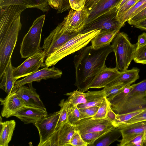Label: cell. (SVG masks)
Returning <instances> with one entry per match:
<instances>
[{
  "mask_svg": "<svg viewBox=\"0 0 146 146\" xmlns=\"http://www.w3.org/2000/svg\"><path fill=\"white\" fill-rule=\"evenodd\" d=\"M74 57L75 69L74 85L84 92L100 71L105 66L106 58L113 50L111 45L95 49L91 46L78 51Z\"/></svg>",
  "mask_w": 146,
  "mask_h": 146,
  "instance_id": "cell-1",
  "label": "cell"
},
{
  "mask_svg": "<svg viewBox=\"0 0 146 146\" xmlns=\"http://www.w3.org/2000/svg\"><path fill=\"white\" fill-rule=\"evenodd\" d=\"M26 9L19 5L0 8V78L11 60L22 26L21 14Z\"/></svg>",
  "mask_w": 146,
  "mask_h": 146,
  "instance_id": "cell-2",
  "label": "cell"
},
{
  "mask_svg": "<svg viewBox=\"0 0 146 146\" xmlns=\"http://www.w3.org/2000/svg\"><path fill=\"white\" fill-rule=\"evenodd\" d=\"M134 84L133 88L127 94L109 101L116 114L127 113L146 108V79Z\"/></svg>",
  "mask_w": 146,
  "mask_h": 146,
  "instance_id": "cell-3",
  "label": "cell"
},
{
  "mask_svg": "<svg viewBox=\"0 0 146 146\" xmlns=\"http://www.w3.org/2000/svg\"><path fill=\"white\" fill-rule=\"evenodd\" d=\"M101 31L94 30L78 33L46 58L45 66H54L65 57L86 46Z\"/></svg>",
  "mask_w": 146,
  "mask_h": 146,
  "instance_id": "cell-4",
  "label": "cell"
},
{
  "mask_svg": "<svg viewBox=\"0 0 146 146\" xmlns=\"http://www.w3.org/2000/svg\"><path fill=\"white\" fill-rule=\"evenodd\" d=\"M111 42L115 57V67L120 72L127 70L133 59L137 49L136 44H132L127 34L124 32L118 33Z\"/></svg>",
  "mask_w": 146,
  "mask_h": 146,
  "instance_id": "cell-5",
  "label": "cell"
},
{
  "mask_svg": "<svg viewBox=\"0 0 146 146\" xmlns=\"http://www.w3.org/2000/svg\"><path fill=\"white\" fill-rule=\"evenodd\" d=\"M45 17V15H43L36 18L23 37L20 50L21 58H28L41 49L40 43Z\"/></svg>",
  "mask_w": 146,
  "mask_h": 146,
  "instance_id": "cell-6",
  "label": "cell"
},
{
  "mask_svg": "<svg viewBox=\"0 0 146 146\" xmlns=\"http://www.w3.org/2000/svg\"><path fill=\"white\" fill-rule=\"evenodd\" d=\"M118 9L117 6L109 11L98 17L92 22L86 24L82 31L86 33L94 30H119L125 24L120 22L117 18Z\"/></svg>",
  "mask_w": 146,
  "mask_h": 146,
  "instance_id": "cell-7",
  "label": "cell"
},
{
  "mask_svg": "<svg viewBox=\"0 0 146 146\" xmlns=\"http://www.w3.org/2000/svg\"><path fill=\"white\" fill-rule=\"evenodd\" d=\"M78 33L66 32L59 24L44 39L42 48L46 58Z\"/></svg>",
  "mask_w": 146,
  "mask_h": 146,
  "instance_id": "cell-8",
  "label": "cell"
},
{
  "mask_svg": "<svg viewBox=\"0 0 146 146\" xmlns=\"http://www.w3.org/2000/svg\"><path fill=\"white\" fill-rule=\"evenodd\" d=\"M45 58L44 51L41 49L37 53L27 58L19 66L13 67V73L15 81L33 73L41 67H46L44 63Z\"/></svg>",
  "mask_w": 146,
  "mask_h": 146,
  "instance_id": "cell-9",
  "label": "cell"
},
{
  "mask_svg": "<svg viewBox=\"0 0 146 146\" xmlns=\"http://www.w3.org/2000/svg\"><path fill=\"white\" fill-rule=\"evenodd\" d=\"M88 15V9L85 6L80 11L71 9L62 21L59 24L66 32L79 33L82 31Z\"/></svg>",
  "mask_w": 146,
  "mask_h": 146,
  "instance_id": "cell-10",
  "label": "cell"
},
{
  "mask_svg": "<svg viewBox=\"0 0 146 146\" xmlns=\"http://www.w3.org/2000/svg\"><path fill=\"white\" fill-rule=\"evenodd\" d=\"M73 125L81 134L110 131L116 128L107 119H94L91 117L80 119Z\"/></svg>",
  "mask_w": 146,
  "mask_h": 146,
  "instance_id": "cell-11",
  "label": "cell"
},
{
  "mask_svg": "<svg viewBox=\"0 0 146 146\" xmlns=\"http://www.w3.org/2000/svg\"><path fill=\"white\" fill-rule=\"evenodd\" d=\"M60 110L48 114L34 124L38 131L40 141L38 146H43L55 131L60 114Z\"/></svg>",
  "mask_w": 146,
  "mask_h": 146,
  "instance_id": "cell-12",
  "label": "cell"
},
{
  "mask_svg": "<svg viewBox=\"0 0 146 146\" xmlns=\"http://www.w3.org/2000/svg\"><path fill=\"white\" fill-rule=\"evenodd\" d=\"M47 66L39 70L25 78L16 81L14 88L19 87L33 82H40L42 80L49 78L57 79L61 77L62 72L54 66L50 68Z\"/></svg>",
  "mask_w": 146,
  "mask_h": 146,
  "instance_id": "cell-13",
  "label": "cell"
},
{
  "mask_svg": "<svg viewBox=\"0 0 146 146\" xmlns=\"http://www.w3.org/2000/svg\"><path fill=\"white\" fill-rule=\"evenodd\" d=\"M76 130L74 125L68 121L55 131L43 146H70V141Z\"/></svg>",
  "mask_w": 146,
  "mask_h": 146,
  "instance_id": "cell-14",
  "label": "cell"
},
{
  "mask_svg": "<svg viewBox=\"0 0 146 146\" xmlns=\"http://www.w3.org/2000/svg\"><path fill=\"white\" fill-rule=\"evenodd\" d=\"M1 105L3 106L1 115L8 118L14 116L23 108L26 106L24 101L16 93L15 89L4 99L0 98Z\"/></svg>",
  "mask_w": 146,
  "mask_h": 146,
  "instance_id": "cell-15",
  "label": "cell"
},
{
  "mask_svg": "<svg viewBox=\"0 0 146 146\" xmlns=\"http://www.w3.org/2000/svg\"><path fill=\"white\" fill-rule=\"evenodd\" d=\"M32 83L14 88L17 94L24 101L27 106L44 108L45 106L36 90L33 87Z\"/></svg>",
  "mask_w": 146,
  "mask_h": 146,
  "instance_id": "cell-16",
  "label": "cell"
},
{
  "mask_svg": "<svg viewBox=\"0 0 146 146\" xmlns=\"http://www.w3.org/2000/svg\"><path fill=\"white\" fill-rule=\"evenodd\" d=\"M48 115L46 108L25 106L18 111L14 116L25 124L34 125L38 120Z\"/></svg>",
  "mask_w": 146,
  "mask_h": 146,
  "instance_id": "cell-17",
  "label": "cell"
},
{
  "mask_svg": "<svg viewBox=\"0 0 146 146\" xmlns=\"http://www.w3.org/2000/svg\"><path fill=\"white\" fill-rule=\"evenodd\" d=\"M120 73L121 72L116 67L108 68L105 66L89 85L87 90L90 88L105 87L108 84L115 80Z\"/></svg>",
  "mask_w": 146,
  "mask_h": 146,
  "instance_id": "cell-18",
  "label": "cell"
},
{
  "mask_svg": "<svg viewBox=\"0 0 146 146\" xmlns=\"http://www.w3.org/2000/svg\"><path fill=\"white\" fill-rule=\"evenodd\" d=\"M122 139L119 141V146L125 144L137 135L143 134L146 130V120L136 122L120 127Z\"/></svg>",
  "mask_w": 146,
  "mask_h": 146,
  "instance_id": "cell-19",
  "label": "cell"
},
{
  "mask_svg": "<svg viewBox=\"0 0 146 146\" xmlns=\"http://www.w3.org/2000/svg\"><path fill=\"white\" fill-rule=\"evenodd\" d=\"M122 0H100L88 11V17L85 24L89 23L100 16L114 8L119 6Z\"/></svg>",
  "mask_w": 146,
  "mask_h": 146,
  "instance_id": "cell-20",
  "label": "cell"
},
{
  "mask_svg": "<svg viewBox=\"0 0 146 146\" xmlns=\"http://www.w3.org/2000/svg\"><path fill=\"white\" fill-rule=\"evenodd\" d=\"M11 5L37 8L43 12L48 11L50 7L47 0H0V8Z\"/></svg>",
  "mask_w": 146,
  "mask_h": 146,
  "instance_id": "cell-21",
  "label": "cell"
},
{
  "mask_svg": "<svg viewBox=\"0 0 146 146\" xmlns=\"http://www.w3.org/2000/svg\"><path fill=\"white\" fill-rule=\"evenodd\" d=\"M139 69L137 68L121 72L120 74L106 87L118 84H122L125 86L131 85L139 78Z\"/></svg>",
  "mask_w": 146,
  "mask_h": 146,
  "instance_id": "cell-22",
  "label": "cell"
},
{
  "mask_svg": "<svg viewBox=\"0 0 146 146\" xmlns=\"http://www.w3.org/2000/svg\"><path fill=\"white\" fill-rule=\"evenodd\" d=\"M119 31L118 30L101 31L91 41V46L97 49L110 44Z\"/></svg>",
  "mask_w": 146,
  "mask_h": 146,
  "instance_id": "cell-23",
  "label": "cell"
},
{
  "mask_svg": "<svg viewBox=\"0 0 146 146\" xmlns=\"http://www.w3.org/2000/svg\"><path fill=\"white\" fill-rule=\"evenodd\" d=\"M85 93L86 102L85 104L78 105V108L93 106L99 107L106 98L104 89L98 91H88Z\"/></svg>",
  "mask_w": 146,
  "mask_h": 146,
  "instance_id": "cell-24",
  "label": "cell"
},
{
  "mask_svg": "<svg viewBox=\"0 0 146 146\" xmlns=\"http://www.w3.org/2000/svg\"><path fill=\"white\" fill-rule=\"evenodd\" d=\"M0 120V146H8L11 140L16 126V122L12 120L5 121Z\"/></svg>",
  "mask_w": 146,
  "mask_h": 146,
  "instance_id": "cell-25",
  "label": "cell"
},
{
  "mask_svg": "<svg viewBox=\"0 0 146 146\" xmlns=\"http://www.w3.org/2000/svg\"><path fill=\"white\" fill-rule=\"evenodd\" d=\"M13 68L11 60L9 62L2 76L0 78L1 80L0 88L3 90L7 95L12 92L16 82L13 73Z\"/></svg>",
  "mask_w": 146,
  "mask_h": 146,
  "instance_id": "cell-26",
  "label": "cell"
},
{
  "mask_svg": "<svg viewBox=\"0 0 146 146\" xmlns=\"http://www.w3.org/2000/svg\"><path fill=\"white\" fill-rule=\"evenodd\" d=\"M121 133L119 128L116 127L96 140L92 146H108L117 141Z\"/></svg>",
  "mask_w": 146,
  "mask_h": 146,
  "instance_id": "cell-27",
  "label": "cell"
},
{
  "mask_svg": "<svg viewBox=\"0 0 146 146\" xmlns=\"http://www.w3.org/2000/svg\"><path fill=\"white\" fill-rule=\"evenodd\" d=\"M65 95L68 97L67 99L68 102L73 105L78 106L86 102L85 93L78 89L67 93Z\"/></svg>",
  "mask_w": 146,
  "mask_h": 146,
  "instance_id": "cell-28",
  "label": "cell"
},
{
  "mask_svg": "<svg viewBox=\"0 0 146 146\" xmlns=\"http://www.w3.org/2000/svg\"><path fill=\"white\" fill-rule=\"evenodd\" d=\"M67 99L66 100H62L58 104L60 107V114L55 131L58 130L64 124L68 121L67 111Z\"/></svg>",
  "mask_w": 146,
  "mask_h": 146,
  "instance_id": "cell-29",
  "label": "cell"
},
{
  "mask_svg": "<svg viewBox=\"0 0 146 146\" xmlns=\"http://www.w3.org/2000/svg\"><path fill=\"white\" fill-rule=\"evenodd\" d=\"M67 111L68 122L71 124L73 125L80 119V111L77 106L72 105L68 101Z\"/></svg>",
  "mask_w": 146,
  "mask_h": 146,
  "instance_id": "cell-30",
  "label": "cell"
},
{
  "mask_svg": "<svg viewBox=\"0 0 146 146\" xmlns=\"http://www.w3.org/2000/svg\"><path fill=\"white\" fill-rule=\"evenodd\" d=\"M143 110H138L124 114H116V119L114 126L116 127H118L125 122L142 112Z\"/></svg>",
  "mask_w": 146,
  "mask_h": 146,
  "instance_id": "cell-31",
  "label": "cell"
},
{
  "mask_svg": "<svg viewBox=\"0 0 146 146\" xmlns=\"http://www.w3.org/2000/svg\"><path fill=\"white\" fill-rule=\"evenodd\" d=\"M110 131L88 133L81 134V136L88 146H92L96 140Z\"/></svg>",
  "mask_w": 146,
  "mask_h": 146,
  "instance_id": "cell-32",
  "label": "cell"
},
{
  "mask_svg": "<svg viewBox=\"0 0 146 146\" xmlns=\"http://www.w3.org/2000/svg\"><path fill=\"white\" fill-rule=\"evenodd\" d=\"M146 1V0H139L118 20L122 23L125 24L129 19L131 15Z\"/></svg>",
  "mask_w": 146,
  "mask_h": 146,
  "instance_id": "cell-33",
  "label": "cell"
},
{
  "mask_svg": "<svg viewBox=\"0 0 146 146\" xmlns=\"http://www.w3.org/2000/svg\"><path fill=\"white\" fill-rule=\"evenodd\" d=\"M133 60L136 63L146 64V44L137 49Z\"/></svg>",
  "mask_w": 146,
  "mask_h": 146,
  "instance_id": "cell-34",
  "label": "cell"
},
{
  "mask_svg": "<svg viewBox=\"0 0 146 146\" xmlns=\"http://www.w3.org/2000/svg\"><path fill=\"white\" fill-rule=\"evenodd\" d=\"M125 86L122 84H118L104 88L106 98L108 100L119 93Z\"/></svg>",
  "mask_w": 146,
  "mask_h": 146,
  "instance_id": "cell-35",
  "label": "cell"
},
{
  "mask_svg": "<svg viewBox=\"0 0 146 146\" xmlns=\"http://www.w3.org/2000/svg\"><path fill=\"white\" fill-rule=\"evenodd\" d=\"M108 100L106 98L105 100L99 107V108L96 114L92 118L94 119H107Z\"/></svg>",
  "mask_w": 146,
  "mask_h": 146,
  "instance_id": "cell-36",
  "label": "cell"
},
{
  "mask_svg": "<svg viewBox=\"0 0 146 146\" xmlns=\"http://www.w3.org/2000/svg\"><path fill=\"white\" fill-rule=\"evenodd\" d=\"M98 108V106L79 108L80 113V119L92 117L96 114Z\"/></svg>",
  "mask_w": 146,
  "mask_h": 146,
  "instance_id": "cell-37",
  "label": "cell"
},
{
  "mask_svg": "<svg viewBox=\"0 0 146 146\" xmlns=\"http://www.w3.org/2000/svg\"><path fill=\"white\" fill-rule=\"evenodd\" d=\"M70 146H88L87 144L82 138L79 131L76 130L70 142Z\"/></svg>",
  "mask_w": 146,
  "mask_h": 146,
  "instance_id": "cell-38",
  "label": "cell"
},
{
  "mask_svg": "<svg viewBox=\"0 0 146 146\" xmlns=\"http://www.w3.org/2000/svg\"><path fill=\"white\" fill-rule=\"evenodd\" d=\"M139 0H129L123 5L119 7L117 15L118 19L131 7Z\"/></svg>",
  "mask_w": 146,
  "mask_h": 146,
  "instance_id": "cell-39",
  "label": "cell"
},
{
  "mask_svg": "<svg viewBox=\"0 0 146 146\" xmlns=\"http://www.w3.org/2000/svg\"><path fill=\"white\" fill-rule=\"evenodd\" d=\"M146 120V108L140 114L124 123L118 128L125 126L136 122Z\"/></svg>",
  "mask_w": 146,
  "mask_h": 146,
  "instance_id": "cell-40",
  "label": "cell"
},
{
  "mask_svg": "<svg viewBox=\"0 0 146 146\" xmlns=\"http://www.w3.org/2000/svg\"><path fill=\"white\" fill-rule=\"evenodd\" d=\"M145 18H146V7L129 19L127 22L129 24L133 25Z\"/></svg>",
  "mask_w": 146,
  "mask_h": 146,
  "instance_id": "cell-41",
  "label": "cell"
},
{
  "mask_svg": "<svg viewBox=\"0 0 146 146\" xmlns=\"http://www.w3.org/2000/svg\"><path fill=\"white\" fill-rule=\"evenodd\" d=\"M69 1L72 9L78 11L85 7L86 0H69Z\"/></svg>",
  "mask_w": 146,
  "mask_h": 146,
  "instance_id": "cell-42",
  "label": "cell"
},
{
  "mask_svg": "<svg viewBox=\"0 0 146 146\" xmlns=\"http://www.w3.org/2000/svg\"><path fill=\"white\" fill-rule=\"evenodd\" d=\"M143 146V134L137 135L125 145V146Z\"/></svg>",
  "mask_w": 146,
  "mask_h": 146,
  "instance_id": "cell-43",
  "label": "cell"
},
{
  "mask_svg": "<svg viewBox=\"0 0 146 146\" xmlns=\"http://www.w3.org/2000/svg\"><path fill=\"white\" fill-rule=\"evenodd\" d=\"M116 114L112 109L110 102L108 101V106L106 118L114 126L116 119Z\"/></svg>",
  "mask_w": 146,
  "mask_h": 146,
  "instance_id": "cell-44",
  "label": "cell"
},
{
  "mask_svg": "<svg viewBox=\"0 0 146 146\" xmlns=\"http://www.w3.org/2000/svg\"><path fill=\"white\" fill-rule=\"evenodd\" d=\"M136 44L137 49L146 44V32H144L139 36L138 41Z\"/></svg>",
  "mask_w": 146,
  "mask_h": 146,
  "instance_id": "cell-45",
  "label": "cell"
},
{
  "mask_svg": "<svg viewBox=\"0 0 146 146\" xmlns=\"http://www.w3.org/2000/svg\"><path fill=\"white\" fill-rule=\"evenodd\" d=\"M133 25L136 28L146 31V18L139 21Z\"/></svg>",
  "mask_w": 146,
  "mask_h": 146,
  "instance_id": "cell-46",
  "label": "cell"
},
{
  "mask_svg": "<svg viewBox=\"0 0 146 146\" xmlns=\"http://www.w3.org/2000/svg\"><path fill=\"white\" fill-rule=\"evenodd\" d=\"M100 0H86L85 7L88 9L90 10L93 6Z\"/></svg>",
  "mask_w": 146,
  "mask_h": 146,
  "instance_id": "cell-47",
  "label": "cell"
},
{
  "mask_svg": "<svg viewBox=\"0 0 146 146\" xmlns=\"http://www.w3.org/2000/svg\"><path fill=\"white\" fill-rule=\"evenodd\" d=\"M146 7V1L143 3L139 8H138L135 12H134L130 16V19L135 15L137 14L138 13L140 12L141 11L143 10Z\"/></svg>",
  "mask_w": 146,
  "mask_h": 146,
  "instance_id": "cell-48",
  "label": "cell"
},
{
  "mask_svg": "<svg viewBox=\"0 0 146 146\" xmlns=\"http://www.w3.org/2000/svg\"><path fill=\"white\" fill-rule=\"evenodd\" d=\"M143 146H146V130L143 134Z\"/></svg>",
  "mask_w": 146,
  "mask_h": 146,
  "instance_id": "cell-49",
  "label": "cell"
},
{
  "mask_svg": "<svg viewBox=\"0 0 146 146\" xmlns=\"http://www.w3.org/2000/svg\"><path fill=\"white\" fill-rule=\"evenodd\" d=\"M128 0H122L118 6V8L123 5Z\"/></svg>",
  "mask_w": 146,
  "mask_h": 146,
  "instance_id": "cell-50",
  "label": "cell"
},
{
  "mask_svg": "<svg viewBox=\"0 0 146 146\" xmlns=\"http://www.w3.org/2000/svg\"><path fill=\"white\" fill-rule=\"evenodd\" d=\"M47 0L48 2L49 5V4L51 3V2L52 0Z\"/></svg>",
  "mask_w": 146,
  "mask_h": 146,
  "instance_id": "cell-51",
  "label": "cell"
}]
</instances>
